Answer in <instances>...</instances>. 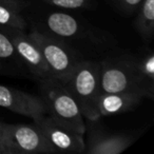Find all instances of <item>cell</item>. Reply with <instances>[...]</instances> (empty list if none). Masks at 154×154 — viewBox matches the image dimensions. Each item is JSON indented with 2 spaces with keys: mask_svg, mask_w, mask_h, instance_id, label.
<instances>
[{
  "mask_svg": "<svg viewBox=\"0 0 154 154\" xmlns=\"http://www.w3.org/2000/svg\"><path fill=\"white\" fill-rule=\"evenodd\" d=\"M100 63L92 60H80L61 84L74 97L86 120H98V99Z\"/></svg>",
  "mask_w": 154,
  "mask_h": 154,
  "instance_id": "1",
  "label": "cell"
},
{
  "mask_svg": "<svg viewBox=\"0 0 154 154\" xmlns=\"http://www.w3.org/2000/svg\"><path fill=\"white\" fill-rule=\"evenodd\" d=\"M41 98L47 108V115L73 131L85 134L86 120L74 97L54 77L38 80Z\"/></svg>",
  "mask_w": 154,
  "mask_h": 154,
  "instance_id": "2",
  "label": "cell"
},
{
  "mask_svg": "<svg viewBox=\"0 0 154 154\" xmlns=\"http://www.w3.org/2000/svg\"><path fill=\"white\" fill-rule=\"evenodd\" d=\"M99 85L101 93L138 92L145 97L147 90L137 70V57L122 55L100 61Z\"/></svg>",
  "mask_w": 154,
  "mask_h": 154,
  "instance_id": "3",
  "label": "cell"
},
{
  "mask_svg": "<svg viewBox=\"0 0 154 154\" xmlns=\"http://www.w3.org/2000/svg\"><path fill=\"white\" fill-rule=\"evenodd\" d=\"M56 150L35 122L32 125L3 122L2 154H53Z\"/></svg>",
  "mask_w": 154,
  "mask_h": 154,
  "instance_id": "4",
  "label": "cell"
},
{
  "mask_svg": "<svg viewBox=\"0 0 154 154\" xmlns=\"http://www.w3.org/2000/svg\"><path fill=\"white\" fill-rule=\"evenodd\" d=\"M30 37L38 45L52 76L63 82L80 61L76 53L60 38L39 30H32Z\"/></svg>",
  "mask_w": 154,
  "mask_h": 154,
  "instance_id": "5",
  "label": "cell"
},
{
  "mask_svg": "<svg viewBox=\"0 0 154 154\" xmlns=\"http://www.w3.org/2000/svg\"><path fill=\"white\" fill-rule=\"evenodd\" d=\"M5 31L11 38L16 52L21 61L23 62L26 70L37 80L53 77L41 53L40 48L31 38L30 35L26 34V31L17 30V29H5Z\"/></svg>",
  "mask_w": 154,
  "mask_h": 154,
  "instance_id": "6",
  "label": "cell"
},
{
  "mask_svg": "<svg viewBox=\"0 0 154 154\" xmlns=\"http://www.w3.org/2000/svg\"><path fill=\"white\" fill-rule=\"evenodd\" d=\"M34 122L38 126L56 152L85 153V134L71 130L47 114Z\"/></svg>",
  "mask_w": 154,
  "mask_h": 154,
  "instance_id": "7",
  "label": "cell"
},
{
  "mask_svg": "<svg viewBox=\"0 0 154 154\" xmlns=\"http://www.w3.org/2000/svg\"><path fill=\"white\" fill-rule=\"evenodd\" d=\"M0 107L37 120L47 114L41 96L0 85Z\"/></svg>",
  "mask_w": 154,
  "mask_h": 154,
  "instance_id": "8",
  "label": "cell"
},
{
  "mask_svg": "<svg viewBox=\"0 0 154 154\" xmlns=\"http://www.w3.org/2000/svg\"><path fill=\"white\" fill-rule=\"evenodd\" d=\"M86 131H89L85 148L87 154H120L135 140L132 135L108 133L95 127H86Z\"/></svg>",
  "mask_w": 154,
  "mask_h": 154,
  "instance_id": "9",
  "label": "cell"
},
{
  "mask_svg": "<svg viewBox=\"0 0 154 154\" xmlns=\"http://www.w3.org/2000/svg\"><path fill=\"white\" fill-rule=\"evenodd\" d=\"M145 98L138 92L101 93L98 99V112L100 117L115 115L131 111Z\"/></svg>",
  "mask_w": 154,
  "mask_h": 154,
  "instance_id": "10",
  "label": "cell"
},
{
  "mask_svg": "<svg viewBox=\"0 0 154 154\" xmlns=\"http://www.w3.org/2000/svg\"><path fill=\"white\" fill-rule=\"evenodd\" d=\"M45 23L49 34L54 35L60 39L79 38L82 36L85 31L77 18L63 12L50 13L45 17Z\"/></svg>",
  "mask_w": 154,
  "mask_h": 154,
  "instance_id": "11",
  "label": "cell"
},
{
  "mask_svg": "<svg viewBox=\"0 0 154 154\" xmlns=\"http://www.w3.org/2000/svg\"><path fill=\"white\" fill-rule=\"evenodd\" d=\"M26 26L20 0H0V28L26 31Z\"/></svg>",
  "mask_w": 154,
  "mask_h": 154,
  "instance_id": "12",
  "label": "cell"
},
{
  "mask_svg": "<svg viewBox=\"0 0 154 154\" xmlns=\"http://www.w3.org/2000/svg\"><path fill=\"white\" fill-rule=\"evenodd\" d=\"M22 69H26L23 62L18 56L11 38L5 31L0 28V70H8L10 73H19Z\"/></svg>",
  "mask_w": 154,
  "mask_h": 154,
  "instance_id": "13",
  "label": "cell"
},
{
  "mask_svg": "<svg viewBox=\"0 0 154 154\" xmlns=\"http://www.w3.org/2000/svg\"><path fill=\"white\" fill-rule=\"evenodd\" d=\"M135 28L145 41H149L154 33V0H143L138 8Z\"/></svg>",
  "mask_w": 154,
  "mask_h": 154,
  "instance_id": "14",
  "label": "cell"
},
{
  "mask_svg": "<svg viewBox=\"0 0 154 154\" xmlns=\"http://www.w3.org/2000/svg\"><path fill=\"white\" fill-rule=\"evenodd\" d=\"M137 70L140 79L147 90L149 98L154 94V55L152 51H147L137 58Z\"/></svg>",
  "mask_w": 154,
  "mask_h": 154,
  "instance_id": "15",
  "label": "cell"
},
{
  "mask_svg": "<svg viewBox=\"0 0 154 154\" xmlns=\"http://www.w3.org/2000/svg\"><path fill=\"white\" fill-rule=\"evenodd\" d=\"M41 1L63 10L86 9L90 7V5L92 3L91 0H41Z\"/></svg>",
  "mask_w": 154,
  "mask_h": 154,
  "instance_id": "16",
  "label": "cell"
},
{
  "mask_svg": "<svg viewBox=\"0 0 154 154\" xmlns=\"http://www.w3.org/2000/svg\"><path fill=\"white\" fill-rule=\"evenodd\" d=\"M115 5L127 13H132L139 8L143 0H113Z\"/></svg>",
  "mask_w": 154,
  "mask_h": 154,
  "instance_id": "17",
  "label": "cell"
},
{
  "mask_svg": "<svg viewBox=\"0 0 154 154\" xmlns=\"http://www.w3.org/2000/svg\"><path fill=\"white\" fill-rule=\"evenodd\" d=\"M2 143H3V122L0 120V154H2Z\"/></svg>",
  "mask_w": 154,
  "mask_h": 154,
  "instance_id": "18",
  "label": "cell"
}]
</instances>
